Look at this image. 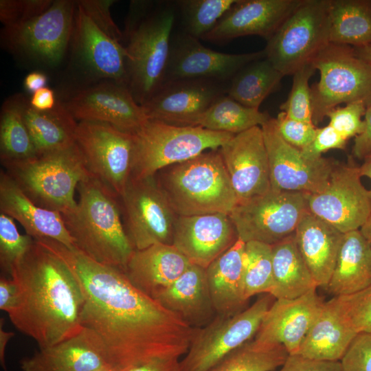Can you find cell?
Masks as SVG:
<instances>
[{
	"mask_svg": "<svg viewBox=\"0 0 371 371\" xmlns=\"http://www.w3.org/2000/svg\"><path fill=\"white\" fill-rule=\"evenodd\" d=\"M36 240L58 256L76 278L84 296L81 324L98 335L116 371L186 355L196 328L134 286L123 270L58 241Z\"/></svg>",
	"mask_w": 371,
	"mask_h": 371,
	"instance_id": "cell-1",
	"label": "cell"
},
{
	"mask_svg": "<svg viewBox=\"0 0 371 371\" xmlns=\"http://www.w3.org/2000/svg\"><path fill=\"white\" fill-rule=\"evenodd\" d=\"M10 276L19 295L15 308L8 315L39 348L56 344L82 328L81 286L67 264L49 249L34 240Z\"/></svg>",
	"mask_w": 371,
	"mask_h": 371,
	"instance_id": "cell-2",
	"label": "cell"
},
{
	"mask_svg": "<svg viewBox=\"0 0 371 371\" xmlns=\"http://www.w3.org/2000/svg\"><path fill=\"white\" fill-rule=\"evenodd\" d=\"M177 17L175 1H131L121 43L127 87L141 106L164 82Z\"/></svg>",
	"mask_w": 371,
	"mask_h": 371,
	"instance_id": "cell-3",
	"label": "cell"
},
{
	"mask_svg": "<svg viewBox=\"0 0 371 371\" xmlns=\"http://www.w3.org/2000/svg\"><path fill=\"white\" fill-rule=\"evenodd\" d=\"M77 191L76 207L61 214L75 247L98 262L125 271L135 249L124 228L119 196L92 175Z\"/></svg>",
	"mask_w": 371,
	"mask_h": 371,
	"instance_id": "cell-4",
	"label": "cell"
},
{
	"mask_svg": "<svg viewBox=\"0 0 371 371\" xmlns=\"http://www.w3.org/2000/svg\"><path fill=\"white\" fill-rule=\"evenodd\" d=\"M155 176L177 216L229 214L238 203L218 148L166 167Z\"/></svg>",
	"mask_w": 371,
	"mask_h": 371,
	"instance_id": "cell-5",
	"label": "cell"
},
{
	"mask_svg": "<svg viewBox=\"0 0 371 371\" xmlns=\"http://www.w3.org/2000/svg\"><path fill=\"white\" fill-rule=\"evenodd\" d=\"M1 164L35 204L60 214L76 207L75 190L82 181L91 175L76 142L26 160Z\"/></svg>",
	"mask_w": 371,
	"mask_h": 371,
	"instance_id": "cell-6",
	"label": "cell"
},
{
	"mask_svg": "<svg viewBox=\"0 0 371 371\" xmlns=\"http://www.w3.org/2000/svg\"><path fill=\"white\" fill-rule=\"evenodd\" d=\"M234 135L199 126H179L148 119L133 134L131 177H153L166 167L219 148Z\"/></svg>",
	"mask_w": 371,
	"mask_h": 371,
	"instance_id": "cell-7",
	"label": "cell"
},
{
	"mask_svg": "<svg viewBox=\"0 0 371 371\" xmlns=\"http://www.w3.org/2000/svg\"><path fill=\"white\" fill-rule=\"evenodd\" d=\"M313 63L320 74L319 81L311 87L315 126L341 104H371V66L354 47L330 43Z\"/></svg>",
	"mask_w": 371,
	"mask_h": 371,
	"instance_id": "cell-8",
	"label": "cell"
},
{
	"mask_svg": "<svg viewBox=\"0 0 371 371\" xmlns=\"http://www.w3.org/2000/svg\"><path fill=\"white\" fill-rule=\"evenodd\" d=\"M330 0H302L267 41L266 58L284 76L313 62L329 43Z\"/></svg>",
	"mask_w": 371,
	"mask_h": 371,
	"instance_id": "cell-9",
	"label": "cell"
},
{
	"mask_svg": "<svg viewBox=\"0 0 371 371\" xmlns=\"http://www.w3.org/2000/svg\"><path fill=\"white\" fill-rule=\"evenodd\" d=\"M76 1L55 0L43 14L21 25L3 27L2 46L13 55L55 66L67 50L74 27Z\"/></svg>",
	"mask_w": 371,
	"mask_h": 371,
	"instance_id": "cell-10",
	"label": "cell"
},
{
	"mask_svg": "<svg viewBox=\"0 0 371 371\" xmlns=\"http://www.w3.org/2000/svg\"><path fill=\"white\" fill-rule=\"evenodd\" d=\"M308 194L270 189L239 202L229 214L238 238L273 245L293 235L308 212Z\"/></svg>",
	"mask_w": 371,
	"mask_h": 371,
	"instance_id": "cell-11",
	"label": "cell"
},
{
	"mask_svg": "<svg viewBox=\"0 0 371 371\" xmlns=\"http://www.w3.org/2000/svg\"><path fill=\"white\" fill-rule=\"evenodd\" d=\"M271 304V296L261 297L239 313L216 315L205 326L196 328L180 360V371H210L232 352L253 339Z\"/></svg>",
	"mask_w": 371,
	"mask_h": 371,
	"instance_id": "cell-12",
	"label": "cell"
},
{
	"mask_svg": "<svg viewBox=\"0 0 371 371\" xmlns=\"http://www.w3.org/2000/svg\"><path fill=\"white\" fill-rule=\"evenodd\" d=\"M119 200L124 228L135 250L159 243L172 245L177 215L155 176L130 177Z\"/></svg>",
	"mask_w": 371,
	"mask_h": 371,
	"instance_id": "cell-13",
	"label": "cell"
},
{
	"mask_svg": "<svg viewBox=\"0 0 371 371\" xmlns=\"http://www.w3.org/2000/svg\"><path fill=\"white\" fill-rule=\"evenodd\" d=\"M76 142L91 175L120 196L131 175L133 134L106 123L83 121L78 123Z\"/></svg>",
	"mask_w": 371,
	"mask_h": 371,
	"instance_id": "cell-14",
	"label": "cell"
},
{
	"mask_svg": "<svg viewBox=\"0 0 371 371\" xmlns=\"http://www.w3.org/2000/svg\"><path fill=\"white\" fill-rule=\"evenodd\" d=\"M359 166L335 162L326 186L308 194V211L341 233L358 230L371 215L369 190L361 183Z\"/></svg>",
	"mask_w": 371,
	"mask_h": 371,
	"instance_id": "cell-15",
	"label": "cell"
},
{
	"mask_svg": "<svg viewBox=\"0 0 371 371\" xmlns=\"http://www.w3.org/2000/svg\"><path fill=\"white\" fill-rule=\"evenodd\" d=\"M267 148L271 188L313 194L327 185L335 161L324 157L306 159L300 150L286 142L279 134L275 118L262 126Z\"/></svg>",
	"mask_w": 371,
	"mask_h": 371,
	"instance_id": "cell-16",
	"label": "cell"
},
{
	"mask_svg": "<svg viewBox=\"0 0 371 371\" xmlns=\"http://www.w3.org/2000/svg\"><path fill=\"white\" fill-rule=\"evenodd\" d=\"M63 103L76 120L106 123L131 134L148 120L128 87L111 80L80 89Z\"/></svg>",
	"mask_w": 371,
	"mask_h": 371,
	"instance_id": "cell-17",
	"label": "cell"
},
{
	"mask_svg": "<svg viewBox=\"0 0 371 371\" xmlns=\"http://www.w3.org/2000/svg\"><path fill=\"white\" fill-rule=\"evenodd\" d=\"M265 56L264 49L244 54L216 52L182 32L175 34L173 32L164 82L178 79H210L229 82L245 65Z\"/></svg>",
	"mask_w": 371,
	"mask_h": 371,
	"instance_id": "cell-18",
	"label": "cell"
},
{
	"mask_svg": "<svg viewBox=\"0 0 371 371\" xmlns=\"http://www.w3.org/2000/svg\"><path fill=\"white\" fill-rule=\"evenodd\" d=\"M229 83L210 79L166 81L142 106L148 119L194 126L201 113L227 94Z\"/></svg>",
	"mask_w": 371,
	"mask_h": 371,
	"instance_id": "cell-19",
	"label": "cell"
},
{
	"mask_svg": "<svg viewBox=\"0 0 371 371\" xmlns=\"http://www.w3.org/2000/svg\"><path fill=\"white\" fill-rule=\"evenodd\" d=\"M218 149L238 203L271 189L269 160L261 126L234 135Z\"/></svg>",
	"mask_w": 371,
	"mask_h": 371,
	"instance_id": "cell-20",
	"label": "cell"
},
{
	"mask_svg": "<svg viewBox=\"0 0 371 371\" xmlns=\"http://www.w3.org/2000/svg\"><path fill=\"white\" fill-rule=\"evenodd\" d=\"M238 238L229 214L177 216L173 228L172 245L190 263L206 269Z\"/></svg>",
	"mask_w": 371,
	"mask_h": 371,
	"instance_id": "cell-21",
	"label": "cell"
},
{
	"mask_svg": "<svg viewBox=\"0 0 371 371\" xmlns=\"http://www.w3.org/2000/svg\"><path fill=\"white\" fill-rule=\"evenodd\" d=\"M324 301L316 289L293 299H276L265 313L254 340L281 345L289 355L296 354L318 317Z\"/></svg>",
	"mask_w": 371,
	"mask_h": 371,
	"instance_id": "cell-22",
	"label": "cell"
},
{
	"mask_svg": "<svg viewBox=\"0 0 371 371\" xmlns=\"http://www.w3.org/2000/svg\"><path fill=\"white\" fill-rule=\"evenodd\" d=\"M71 41L78 62L91 77L127 87L124 47L100 30L77 1Z\"/></svg>",
	"mask_w": 371,
	"mask_h": 371,
	"instance_id": "cell-23",
	"label": "cell"
},
{
	"mask_svg": "<svg viewBox=\"0 0 371 371\" xmlns=\"http://www.w3.org/2000/svg\"><path fill=\"white\" fill-rule=\"evenodd\" d=\"M302 0H236L203 39L224 43L245 36H258L267 41Z\"/></svg>",
	"mask_w": 371,
	"mask_h": 371,
	"instance_id": "cell-24",
	"label": "cell"
},
{
	"mask_svg": "<svg viewBox=\"0 0 371 371\" xmlns=\"http://www.w3.org/2000/svg\"><path fill=\"white\" fill-rule=\"evenodd\" d=\"M20 364L22 371H93L110 366L102 340L84 326L75 335L40 348Z\"/></svg>",
	"mask_w": 371,
	"mask_h": 371,
	"instance_id": "cell-25",
	"label": "cell"
},
{
	"mask_svg": "<svg viewBox=\"0 0 371 371\" xmlns=\"http://www.w3.org/2000/svg\"><path fill=\"white\" fill-rule=\"evenodd\" d=\"M0 212L19 222L34 240L50 239L76 248L62 214L35 204L4 170L0 172Z\"/></svg>",
	"mask_w": 371,
	"mask_h": 371,
	"instance_id": "cell-26",
	"label": "cell"
},
{
	"mask_svg": "<svg viewBox=\"0 0 371 371\" xmlns=\"http://www.w3.org/2000/svg\"><path fill=\"white\" fill-rule=\"evenodd\" d=\"M165 308L194 328L203 327L214 319L205 269L191 264L174 282L152 296Z\"/></svg>",
	"mask_w": 371,
	"mask_h": 371,
	"instance_id": "cell-27",
	"label": "cell"
},
{
	"mask_svg": "<svg viewBox=\"0 0 371 371\" xmlns=\"http://www.w3.org/2000/svg\"><path fill=\"white\" fill-rule=\"evenodd\" d=\"M357 335L337 297H333L324 302L295 355L317 361H340Z\"/></svg>",
	"mask_w": 371,
	"mask_h": 371,
	"instance_id": "cell-28",
	"label": "cell"
},
{
	"mask_svg": "<svg viewBox=\"0 0 371 371\" xmlns=\"http://www.w3.org/2000/svg\"><path fill=\"white\" fill-rule=\"evenodd\" d=\"M191 264L172 245L159 243L135 250L124 273L134 286L152 297L174 282Z\"/></svg>",
	"mask_w": 371,
	"mask_h": 371,
	"instance_id": "cell-29",
	"label": "cell"
},
{
	"mask_svg": "<svg viewBox=\"0 0 371 371\" xmlns=\"http://www.w3.org/2000/svg\"><path fill=\"white\" fill-rule=\"evenodd\" d=\"M344 234L309 211L294 233L298 249L317 286L331 278Z\"/></svg>",
	"mask_w": 371,
	"mask_h": 371,
	"instance_id": "cell-30",
	"label": "cell"
},
{
	"mask_svg": "<svg viewBox=\"0 0 371 371\" xmlns=\"http://www.w3.org/2000/svg\"><path fill=\"white\" fill-rule=\"evenodd\" d=\"M245 243L238 238L205 269L207 281L216 315L229 316L242 311L247 302L243 293V258Z\"/></svg>",
	"mask_w": 371,
	"mask_h": 371,
	"instance_id": "cell-31",
	"label": "cell"
},
{
	"mask_svg": "<svg viewBox=\"0 0 371 371\" xmlns=\"http://www.w3.org/2000/svg\"><path fill=\"white\" fill-rule=\"evenodd\" d=\"M371 287V246L359 229L344 234L336 263L326 289L335 296Z\"/></svg>",
	"mask_w": 371,
	"mask_h": 371,
	"instance_id": "cell-32",
	"label": "cell"
},
{
	"mask_svg": "<svg viewBox=\"0 0 371 371\" xmlns=\"http://www.w3.org/2000/svg\"><path fill=\"white\" fill-rule=\"evenodd\" d=\"M23 116L34 143L36 155L69 147L76 143V120L57 100L48 111L33 108L23 97Z\"/></svg>",
	"mask_w": 371,
	"mask_h": 371,
	"instance_id": "cell-33",
	"label": "cell"
},
{
	"mask_svg": "<svg viewBox=\"0 0 371 371\" xmlns=\"http://www.w3.org/2000/svg\"><path fill=\"white\" fill-rule=\"evenodd\" d=\"M273 284L276 299L300 297L317 285L297 246L294 234L272 245Z\"/></svg>",
	"mask_w": 371,
	"mask_h": 371,
	"instance_id": "cell-34",
	"label": "cell"
},
{
	"mask_svg": "<svg viewBox=\"0 0 371 371\" xmlns=\"http://www.w3.org/2000/svg\"><path fill=\"white\" fill-rule=\"evenodd\" d=\"M330 43L355 48L371 45V0H330Z\"/></svg>",
	"mask_w": 371,
	"mask_h": 371,
	"instance_id": "cell-35",
	"label": "cell"
},
{
	"mask_svg": "<svg viewBox=\"0 0 371 371\" xmlns=\"http://www.w3.org/2000/svg\"><path fill=\"white\" fill-rule=\"evenodd\" d=\"M283 77L265 56L241 68L230 80L227 94L245 106L259 109Z\"/></svg>",
	"mask_w": 371,
	"mask_h": 371,
	"instance_id": "cell-36",
	"label": "cell"
},
{
	"mask_svg": "<svg viewBox=\"0 0 371 371\" xmlns=\"http://www.w3.org/2000/svg\"><path fill=\"white\" fill-rule=\"evenodd\" d=\"M23 95L9 97L0 113L1 163L23 161L36 155L35 147L23 116Z\"/></svg>",
	"mask_w": 371,
	"mask_h": 371,
	"instance_id": "cell-37",
	"label": "cell"
},
{
	"mask_svg": "<svg viewBox=\"0 0 371 371\" xmlns=\"http://www.w3.org/2000/svg\"><path fill=\"white\" fill-rule=\"evenodd\" d=\"M271 117L267 113L245 106L225 94L196 119L194 126L236 135L262 126Z\"/></svg>",
	"mask_w": 371,
	"mask_h": 371,
	"instance_id": "cell-38",
	"label": "cell"
},
{
	"mask_svg": "<svg viewBox=\"0 0 371 371\" xmlns=\"http://www.w3.org/2000/svg\"><path fill=\"white\" fill-rule=\"evenodd\" d=\"M289 352L281 345H267L253 339L236 349L210 371H273L285 362Z\"/></svg>",
	"mask_w": 371,
	"mask_h": 371,
	"instance_id": "cell-39",
	"label": "cell"
},
{
	"mask_svg": "<svg viewBox=\"0 0 371 371\" xmlns=\"http://www.w3.org/2000/svg\"><path fill=\"white\" fill-rule=\"evenodd\" d=\"M236 0L175 1L180 16L181 32L197 39H203Z\"/></svg>",
	"mask_w": 371,
	"mask_h": 371,
	"instance_id": "cell-40",
	"label": "cell"
},
{
	"mask_svg": "<svg viewBox=\"0 0 371 371\" xmlns=\"http://www.w3.org/2000/svg\"><path fill=\"white\" fill-rule=\"evenodd\" d=\"M243 277L247 301L256 294L269 293L273 284L271 245L257 241L245 243Z\"/></svg>",
	"mask_w": 371,
	"mask_h": 371,
	"instance_id": "cell-41",
	"label": "cell"
},
{
	"mask_svg": "<svg viewBox=\"0 0 371 371\" xmlns=\"http://www.w3.org/2000/svg\"><path fill=\"white\" fill-rule=\"evenodd\" d=\"M316 69L313 63L298 69L293 75V83L287 99L280 109L293 119L313 123V103L309 80Z\"/></svg>",
	"mask_w": 371,
	"mask_h": 371,
	"instance_id": "cell-42",
	"label": "cell"
},
{
	"mask_svg": "<svg viewBox=\"0 0 371 371\" xmlns=\"http://www.w3.org/2000/svg\"><path fill=\"white\" fill-rule=\"evenodd\" d=\"M34 242L30 236L21 234L10 216L0 213V265L10 275L13 267L25 255Z\"/></svg>",
	"mask_w": 371,
	"mask_h": 371,
	"instance_id": "cell-43",
	"label": "cell"
},
{
	"mask_svg": "<svg viewBox=\"0 0 371 371\" xmlns=\"http://www.w3.org/2000/svg\"><path fill=\"white\" fill-rule=\"evenodd\" d=\"M52 3V0H1L0 21L4 27L21 25L43 14Z\"/></svg>",
	"mask_w": 371,
	"mask_h": 371,
	"instance_id": "cell-44",
	"label": "cell"
},
{
	"mask_svg": "<svg viewBox=\"0 0 371 371\" xmlns=\"http://www.w3.org/2000/svg\"><path fill=\"white\" fill-rule=\"evenodd\" d=\"M367 105L363 102L346 104L329 111L326 117L330 125L346 139L357 137L364 130V117Z\"/></svg>",
	"mask_w": 371,
	"mask_h": 371,
	"instance_id": "cell-45",
	"label": "cell"
},
{
	"mask_svg": "<svg viewBox=\"0 0 371 371\" xmlns=\"http://www.w3.org/2000/svg\"><path fill=\"white\" fill-rule=\"evenodd\" d=\"M335 297L358 334L371 333V287L353 294Z\"/></svg>",
	"mask_w": 371,
	"mask_h": 371,
	"instance_id": "cell-46",
	"label": "cell"
},
{
	"mask_svg": "<svg viewBox=\"0 0 371 371\" xmlns=\"http://www.w3.org/2000/svg\"><path fill=\"white\" fill-rule=\"evenodd\" d=\"M275 121L282 138L300 150L308 146L315 136L317 128L313 123L293 119L284 112L279 113Z\"/></svg>",
	"mask_w": 371,
	"mask_h": 371,
	"instance_id": "cell-47",
	"label": "cell"
},
{
	"mask_svg": "<svg viewBox=\"0 0 371 371\" xmlns=\"http://www.w3.org/2000/svg\"><path fill=\"white\" fill-rule=\"evenodd\" d=\"M96 26L114 41L122 43L123 33L113 20L110 8L114 0L76 1Z\"/></svg>",
	"mask_w": 371,
	"mask_h": 371,
	"instance_id": "cell-48",
	"label": "cell"
},
{
	"mask_svg": "<svg viewBox=\"0 0 371 371\" xmlns=\"http://www.w3.org/2000/svg\"><path fill=\"white\" fill-rule=\"evenodd\" d=\"M340 362L343 371H371V333H359Z\"/></svg>",
	"mask_w": 371,
	"mask_h": 371,
	"instance_id": "cell-49",
	"label": "cell"
},
{
	"mask_svg": "<svg viewBox=\"0 0 371 371\" xmlns=\"http://www.w3.org/2000/svg\"><path fill=\"white\" fill-rule=\"evenodd\" d=\"M347 139L342 137L330 125L317 128L311 143L300 150L307 159L316 160L322 157V153L331 149H344Z\"/></svg>",
	"mask_w": 371,
	"mask_h": 371,
	"instance_id": "cell-50",
	"label": "cell"
},
{
	"mask_svg": "<svg viewBox=\"0 0 371 371\" xmlns=\"http://www.w3.org/2000/svg\"><path fill=\"white\" fill-rule=\"evenodd\" d=\"M277 371H343L340 361H317L289 355Z\"/></svg>",
	"mask_w": 371,
	"mask_h": 371,
	"instance_id": "cell-51",
	"label": "cell"
},
{
	"mask_svg": "<svg viewBox=\"0 0 371 371\" xmlns=\"http://www.w3.org/2000/svg\"><path fill=\"white\" fill-rule=\"evenodd\" d=\"M363 121L364 130L355 137L352 149L354 156L361 160L371 153V104L366 108Z\"/></svg>",
	"mask_w": 371,
	"mask_h": 371,
	"instance_id": "cell-52",
	"label": "cell"
},
{
	"mask_svg": "<svg viewBox=\"0 0 371 371\" xmlns=\"http://www.w3.org/2000/svg\"><path fill=\"white\" fill-rule=\"evenodd\" d=\"M18 286L12 278L1 276L0 278V309L8 314L15 308L18 301Z\"/></svg>",
	"mask_w": 371,
	"mask_h": 371,
	"instance_id": "cell-53",
	"label": "cell"
},
{
	"mask_svg": "<svg viewBox=\"0 0 371 371\" xmlns=\"http://www.w3.org/2000/svg\"><path fill=\"white\" fill-rule=\"evenodd\" d=\"M30 105L38 111H48L52 109L56 104L52 89L43 87L34 92L29 100Z\"/></svg>",
	"mask_w": 371,
	"mask_h": 371,
	"instance_id": "cell-54",
	"label": "cell"
},
{
	"mask_svg": "<svg viewBox=\"0 0 371 371\" xmlns=\"http://www.w3.org/2000/svg\"><path fill=\"white\" fill-rule=\"evenodd\" d=\"M127 371H180V360L177 358L158 359Z\"/></svg>",
	"mask_w": 371,
	"mask_h": 371,
	"instance_id": "cell-55",
	"label": "cell"
},
{
	"mask_svg": "<svg viewBox=\"0 0 371 371\" xmlns=\"http://www.w3.org/2000/svg\"><path fill=\"white\" fill-rule=\"evenodd\" d=\"M47 82V77L44 73L32 71L25 76L23 85L26 91L33 94L36 91L45 87Z\"/></svg>",
	"mask_w": 371,
	"mask_h": 371,
	"instance_id": "cell-56",
	"label": "cell"
},
{
	"mask_svg": "<svg viewBox=\"0 0 371 371\" xmlns=\"http://www.w3.org/2000/svg\"><path fill=\"white\" fill-rule=\"evenodd\" d=\"M4 319H0V363L4 371H8L5 361V352L7 344L9 340L14 335V333L10 331H5L3 328Z\"/></svg>",
	"mask_w": 371,
	"mask_h": 371,
	"instance_id": "cell-57",
	"label": "cell"
},
{
	"mask_svg": "<svg viewBox=\"0 0 371 371\" xmlns=\"http://www.w3.org/2000/svg\"><path fill=\"white\" fill-rule=\"evenodd\" d=\"M359 172L361 177H368L371 180V153L364 157L363 164L359 166ZM371 200V189L369 190Z\"/></svg>",
	"mask_w": 371,
	"mask_h": 371,
	"instance_id": "cell-58",
	"label": "cell"
},
{
	"mask_svg": "<svg viewBox=\"0 0 371 371\" xmlns=\"http://www.w3.org/2000/svg\"><path fill=\"white\" fill-rule=\"evenodd\" d=\"M355 49L357 54L371 66V45Z\"/></svg>",
	"mask_w": 371,
	"mask_h": 371,
	"instance_id": "cell-59",
	"label": "cell"
},
{
	"mask_svg": "<svg viewBox=\"0 0 371 371\" xmlns=\"http://www.w3.org/2000/svg\"><path fill=\"white\" fill-rule=\"evenodd\" d=\"M360 232L371 246V215L359 229Z\"/></svg>",
	"mask_w": 371,
	"mask_h": 371,
	"instance_id": "cell-60",
	"label": "cell"
},
{
	"mask_svg": "<svg viewBox=\"0 0 371 371\" xmlns=\"http://www.w3.org/2000/svg\"><path fill=\"white\" fill-rule=\"evenodd\" d=\"M93 371H116V370L113 368H112L111 366H105Z\"/></svg>",
	"mask_w": 371,
	"mask_h": 371,
	"instance_id": "cell-61",
	"label": "cell"
}]
</instances>
